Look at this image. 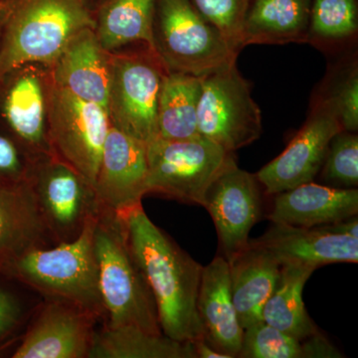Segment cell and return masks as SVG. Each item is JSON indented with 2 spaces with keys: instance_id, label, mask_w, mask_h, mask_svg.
<instances>
[{
  "instance_id": "cell-6",
  "label": "cell",
  "mask_w": 358,
  "mask_h": 358,
  "mask_svg": "<svg viewBox=\"0 0 358 358\" xmlns=\"http://www.w3.org/2000/svg\"><path fill=\"white\" fill-rule=\"evenodd\" d=\"M167 72L145 45L114 52L107 103L110 126L145 145L157 138V106Z\"/></svg>"
},
{
  "instance_id": "cell-29",
  "label": "cell",
  "mask_w": 358,
  "mask_h": 358,
  "mask_svg": "<svg viewBox=\"0 0 358 358\" xmlns=\"http://www.w3.org/2000/svg\"><path fill=\"white\" fill-rule=\"evenodd\" d=\"M42 299L20 282L0 275V353L15 345Z\"/></svg>"
},
{
  "instance_id": "cell-15",
  "label": "cell",
  "mask_w": 358,
  "mask_h": 358,
  "mask_svg": "<svg viewBox=\"0 0 358 358\" xmlns=\"http://www.w3.org/2000/svg\"><path fill=\"white\" fill-rule=\"evenodd\" d=\"M147 145L110 126L94 183L101 208L117 215L147 195Z\"/></svg>"
},
{
  "instance_id": "cell-34",
  "label": "cell",
  "mask_w": 358,
  "mask_h": 358,
  "mask_svg": "<svg viewBox=\"0 0 358 358\" xmlns=\"http://www.w3.org/2000/svg\"><path fill=\"white\" fill-rule=\"evenodd\" d=\"M305 358H338L343 357L329 339L317 333L303 341Z\"/></svg>"
},
{
  "instance_id": "cell-17",
  "label": "cell",
  "mask_w": 358,
  "mask_h": 358,
  "mask_svg": "<svg viewBox=\"0 0 358 358\" xmlns=\"http://www.w3.org/2000/svg\"><path fill=\"white\" fill-rule=\"evenodd\" d=\"M113 53L99 41L94 28L75 35L51 66L55 86L107 110Z\"/></svg>"
},
{
  "instance_id": "cell-12",
  "label": "cell",
  "mask_w": 358,
  "mask_h": 358,
  "mask_svg": "<svg viewBox=\"0 0 358 358\" xmlns=\"http://www.w3.org/2000/svg\"><path fill=\"white\" fill-rule=\"evenodd\" d=\"M100 320L70 301L42 299L13 358H90Z\"/></svg>"
},
{
  "instance_id": "cell-31",
  "label": "cell",
  "mask_w": 358,
  "mask_h": 358,
  "mask_svg": "<svg viewBox=\"0 0 358 358\" xmlns=\"http://www.w3.org/2000/svg\"><path fill=\"white\" fill-rule=\"evenodd\" d=\"M322 180L336 188H357V133L341 131L334 136L322 169Z\"/></svg>"
},
{
  "instance_id": "cell-8",
  "label": "cell",
  "mask_w": 358,
  "mask_h": 358,
  "mask_svg": "<svg viewBox=\"0 0 358 358\" xmlns=\"http://www.w3.org/2000/svg\"><path fill=\"white\" fill-rule=\"evenodd\" d=\"M197 127L200 136L233 154L260 138L262 114L236 63L202 77Z\"/></svg>"
},
{
  "instance_id": "cell-5",
  "label": "cell",
  "mask_w": 358,
  "mask_h": 358,
  "mask_svg": "<svg viewBox=\"0 0 358 358\" xmlns=\"http://www.w3.org/2000/svg\"><path fill=\"white\" fill-rule=\"evenodd\" d=\"M152 48L169 72L197 77L234 64L238 57L190 0H157Z\"/></svg>"
},
{
  "instance_id": "cell-10",
  "label": "cell",
  "mask_w": 358,
  "mask_h": 358,
  "mask_svg": "<svg viewBox=\"0 0 358 358\" xmlns=\"http://www.w3.org/2000/svg\"><path fill=\"white\" fill-rule=\"evenodd\" d=\"M53 88L49 66L29 63L0 75V128L34 160L53 155L48 138Z\"/></svg>"
},
{
  "instance_id": "cell-27",
  "label": "cell",
  "mask_w": 358,
  "mask_h": 358,
  "mask_svg": "<svg viewBox=\"0 0 358 358\" xmlns=\"http://www.w3.org/2000/svg\"><path fill=\"white\" fill-rule=\"evenodd\" d=\"M358 0H312L307 43L329 57L357 50Z\"/></svg>"
},
{
  "instance_id": "cell-3",
  "label": "cell",
  "mask_w": 358,
  "mask_h": 358,
  "mask_svg": "<svg viewBox=\"0 0 358 358\" xmlns=\"http://www.w3.org/2000/svg\"><path fill=\"white\" fill-rule=\"evenodd\" d=\"M96 218L74 241L35 248L7 263L0 275L20 282L43 299L70 301L105 320L94 247Z\"/></svg>"
},
{
  "instance_id": "cell-20",
  "label": "cell",
  "mask_w": 358,
  "mask_h": 358,
  "mask_svg": "<svg viewBox=\"0 0 358 358\" xmlns=\"http://www.w3.org/2000/svg\"><path fill=\"white\" fill-rule=\"evenodd\" d=\"M53 245L27 181L0 186V270L29 250Z\"/></svg>"
},
{
  "instance_id": "cell-36",
  "label": "cell",
  "mask_w": 358,
  "mask_h": 358,
  "mask_svg": "<svg viewBox=\"0 0 358 358\" xmlns=\"http://www.w3.org/2000/svg\"><path fill=\"white\" fill-rule=\"evenodd\" d=\"M196 358H231L227 355L219 352L213 346L209 345L204 338L196 339L192 341Z\"/></svg>"
},
{
  "instance_id": "cell-1",
  "label": "cell",
  "mask_w": 358,
  "mask_h": 358,
  "mask_svg": "<svg viewBox=\"0 0 358 358\" xmlns=\"http://www.w3.org/2000/svg\"><path fill=\"white\" fill-rule=\"evenodd\" d=\"M119 216L131 253L154 296L162 334L179 341L204 338L197 310L203 267L148 218L143 205Z\"/></svg>"
},
{
  "instance_id": "cell-32",
  "label": "cell",
  "mask_w": 358,
  "mask_h": 358,
  "mask_svg": "<svg viewBox=\"0 0 358 358\" xmlns=\"http://www.w3.org/2000/svg\"><path fill=\"white\" fill-rule=\"evenodd\" d=\"M202 16L215 26L238 55L242 24L251 0H190Z\"/></svg>"
},
{
  "instance_id": "cell-21",
  "label": "cell",
  "mask_w": 358,
  "mask_h": 358,
  "mask_svg": "<svg viewBox=\"0 0 358 358\" xmlns=\"http://www.w3.org/2000/svg\"><path fill=\"white\" fill-rule=\"evenodd\" d=\"M229 263L231 294L242 329L263 322V308L274 291L280 265L262 247L250 243Z\"/></svg>"
},
{
  "instance_id": "cell-26",
  "label": "cell",
  "mask_w": 358,
  "mask_h": 358,
  "mask_svg": "<svg viewBox=\"0 0 358 358\" xmlns=\"http://www.w3.org/2000/svg\"><path fill=\"white\" fill-rule=\"evenodd\" d=\"M90 358H196L192 341L131 326L96 329Z\"/></svg>"
},
{
  "instance_id": "cell-30",
  "label": "cell",
  "mask_w": 358,
  "mask_h": 358,
  "mask_svg": "<svg viewBox=\"0 0 358 358\" xmlns=\"http://www.w3.org/2000/svg\"><path fill=\"white\" fill-rule=\"evenodd\" d=\"M241 358H305L303 341L260 322L244 329Z\"/></svg>"
},
{
  "instance_id": "cell-16",
  "label": "cell",
  "mask_w": 358,
  "mask_h": 358,
  "mask_svg": "<svg viewBox=\"0 0 358 358\" xmlns=\"http://www.w3.org/2000/svg\"><path fill=\"white\" fill-rule=\"evenodd\" d=\"M250 243L267 250L280 265L315 270L327 264L358 262V238L333 232L324 225L306 228L273 223L262 237Z\"/></svg>"
},
{
  "instance_id": "cell-11",
  "label": "cell",
  "mask_w": 358,
  "mask_h": 358,
  "mask_svg": "<svg viewBox=\"0 0 358 358\" xmlns=\"http://www.w3.org/2000/svg\"><path fill=\"white\" fill-rule=\"evenodd\" d=\"M110 122L107 110L54 84L49 112L52 154L94 185Z\"/></svg>"
},
{
  "instance_id": "cell-13",
  "label": "cell",
  "mask_w": 358,
  "mask_h": 358,
  "mask_svg": "<svg viewBox=\"0 0 358 358\" xmlns=\"http://www.w3.org/2000/svg\"><path fill=\"white\" fill-rule=\"evenodd\" d=\"M343 131L336 110L313 95L305 124L286 150L255 174L266 194L310 182L319 174L329 143Z\"/></svg>"
},
{
  "instance_id": "cell-18",
  "label": "cell",
  "mask_w": 358,
  "mask_h": 358,
  "mask_svg": "<svg viewBox=\"0 0 358 358\" xmlns=\"http://www.w3.org/2000/svg\"><path fill=\"white\" fill-rule=\"evenodd\" d=\"M268 218L272 223L315 227L357 215V188L303 183L274 195Z\"/></svg>"
},
{
  "instance_id": "cell-19",
  "label": "cell",
  "mask_w": 358,
  "mask_h": 358,
  "mask_svg": "<svg viewBox=\"0 0 358 358\" xmlns=\"http://www.w3.org/2000/svg\"><path fill=\"white\" fill-rule=\"evenodd\" d=\"M197 310L205 341L224 355L238 357L244 329L233 303L229 263L224 257H216L202 268Z\"/></svg>"
},
{
  "instance_id": "cell-25",
  "label": "cell",
  "mask_w": 358,
  "mask_h": 358,
  "mask_svg": "<svg viewBox=\"0 0 358 358\" xmlns=\"http://www.w3.org/2000/svg\"><path fill=\"white\" fill-rule=\"evenodd\" d=\"M202 77L167 72L157 106V138L186 141L199 138L197 110Z\"/></svg>"
},
{
  "instance_id": "cell-4",
  "label": "cell",
  "mask_w": 358,
  "mask_h": 358,
  "mask_svg": "<svg viewBox=\"0 0 358 358\" xmlns=\"http://www.w3.org/2000/svg\"><path fill=\"white\" fill-rule=\"evenodd\" d=\"M94 247L105 310L101 326H131L162 334L154 296L129 248L121 216L101 208Z\"/></svg>"
},
{
  "instance_id": "cell-35",
  "label": "cell",
  "mask_w": 358,
  "mask_h": 358,
  "mask_svg": "<svg viewBox=\"0 0 358 358\" xmlns=\"http://www.w3.org/2000/svg\"><path fill=\"white\" fill-rule=\"evenodd\" d=\"M327 230L333 232L339 233V234L348 235V236L358 238V219L357 215L345 219V220L339 221L333 224H327L324 225Z\"/></svg>"
},
{
  "instance_id": "cell-23",
  "label": "cell",
  "mask_w": 358,
  "mask_h": 358,
  "mask_svg": "<svg viewBox=\"0 0 358 358\" xmlns=\"http://www.w3.org/2000/svg\"><path fill=\"white\" fill-rule=\"evenodd\" d=\"M157 0H105L95 11V31L106 50L145 45L152 48V22Z\"/></svg>"
},
{
  "instance_id": "cell-24",
  "label": "cell",
  "mask_w": 358,
  "mask_h": 358,
  "mask_svg": "<svg viewBox=\"0 0 358 358\" xmlns=\"http://www.w3.org/2000/svg\"><path fill=\"white\" fill-rule=\"evenodd\" d=\"M313 271L294 264L281 265L274 291L264 306L263 322L299 341L319 333L303 301V287Z\"/></svg>"
},
{
  "instance_id": "cell-33",
  "label": "cell",
  "mask_w": 358,
  "mask_h": 358,
  "mask_svg": "<svg viewBox=\"0 0 358 358\" xmlns=\"http://www.w3.org/2000/svg\"><path fill=\"white\" fill-rule=\"evenodd\" d=\"M35 160L0 128V186L22 185L28 180Z\"/></svg>"
},
{
  "instance_id": "cell-28",
  "label": "cell",
  "mask_w": 358,
  "mask_h": 358,
  "mask_svg": "<svg viewBox=\"0 0 358 358\" xmlns=\"http://www.w3.org/2000/svg\"><path fill=\"white\" fill-rule=\"evenodd\" d=\"M313 95L329 103L338 115L343 131H358L357 51L336 57Z\"/></svg>"
},
{
  "instance_id": "cell-14",
  "label": "cell",
  "mask_w": 358,
  "mask_h": 358,
  "mask_svg": "<svg viewBox=\"0 0 358 358\" xmlns=\"http://www.w3.org/2000/svg\"><path fill=\"white\" fill-rule=\"evenodd\" d=\"M262 190L255 174L239 169L235 162L213 181L205 194L202 206L213 219L228 262L249 246L250 231L262 214Z\"/></svg>"
},
{
  "instance_id": "cell-2",
  "label": "cell",
  "mask_w": 358,
  "mask_h": 358,
  "mask_svg": "<svg viewBox=\"0 0 358 358\" xmlns=\"http://www.w3.org/2000/svg\"><path fill=\"white\" fill-rule=\"evenodd\" d=\"M86 28H95L86 0H0V75L29 63L51 67Z\"/></svg>"
},
{
  "instance_id": "cell-7",
  "label": "cell",
  "mask_w": 358,
  "mask_h": 358,
  "mask_svg": "<svg viewBox=\"0 0 358 358\" xmlns=\"http://www.w3.org/2000/svg\"><path fill=\"white\" fill-rule=\"evenodd\" d=\"M147 195L202 206L209 186L236 159L233 152L199 136L186 141L155 138L147 143Z\"/></svg>"
},
{
  "instance_id": "cell-37",
  "label": "cell",
  "mask_w": 358,
  "mask_h": 358,
  "mask_svg": "<svg viewBox=\"0 0 358 358\" xmlns=\"http://www.w3.org/2000/svg\"><path fill=\"white\" fill-rule=\"evenodd\" d=\"M96 7H98L99 6H100L101 3H102V2L105 1V0H96ZM95 9V10H96Z\"/></svg>"
},
{
  "instance_id": "cell-9",
  "label": "cell",
  "mask_w": 358,
  "mask_h": 358,
  "mask_svg": "<svg viewBox=\"0 0 358 358\" xmlns=\"http://www.w3.org/2000/svg\"><path fill=\"white\" fill-rule=\"evenodd\" d=\"M27 182L55 245L74 241L100 213L94 185L53 155L33 162Z\"/></svg>"
},
{
  "instance_id": "cell-22",
  "label": "cell",
  "mask_w": 358,
  "mask_h": 358,
  "mask_svg": "<svg viewBox=\"0 0 358 358\" xmlns=\"http://www.w3.org/2000/svg\"><path fill=\"white\" fill-rule=\"evenodd\" d=\"M312 0H251L240 46L307 43Z\"/></svg>"
}]
</instances>
